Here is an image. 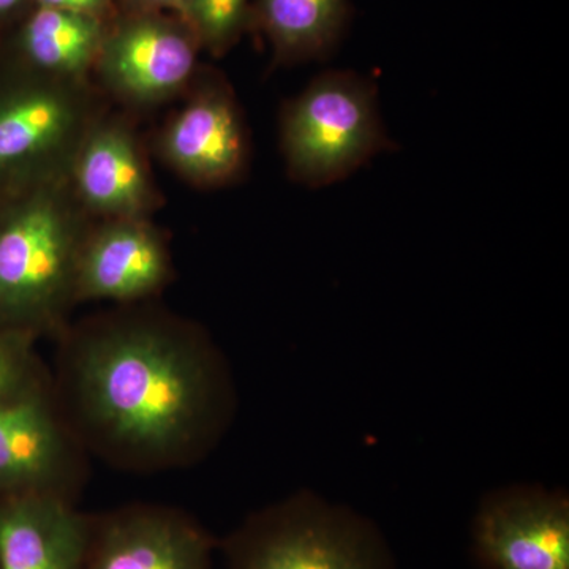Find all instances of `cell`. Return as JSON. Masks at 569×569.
I'll use <instances>...</instances> for the list:
<instances>
[{"mask_svg": "<svg viewBox=\"0 0 569 569\" xmlns=\"http://www.w3.org/2000/svg\"><path fill=\"white\" fill-rule=\"evenodd\" d=\"M164 151L193 181H231L244 167L247 153L244 127L231 97L223 91L198 97L171 123Z\"/></svg>", "mask_w": 569, "mask_h": 569, "instance_id": "30bf717a", "label": "cell"}, {"mask_svg": "<svg viewBox=\"0 0 569 569\" xmlns=\"http://www.w3.org/2000/svg\"><path fill=\"white\" fill-rule=\"evenodd\" d=\"M41 7L48 9L74 11V13L91 14L99 10L103 0H39Z\"/></svg>", "mask_w": 569, "mask_h": 569, "instance_id": "ac0fdd59", "label": "cell"}, {"mask_svg": "<svg viewBox=\"0 0 569 569\" xmlns=\"http://www.w3.org/2000/svg\"><path fill=\"white\" fill-rule=\"evenodd\" d=\"M78 192L97 211L132 219L148 204L149 186L132 141L118 130L93 134L74 170Z\"/></svg>", "mask_w": 569, "mask_h": 569, "instance_id": "7c38bea8", "label": "cell"}, {"mask_svg": "<svg viewBox=\"0 0 569 569\" xmlns=\"http://www.w3.org/2000/svg\"><path fill=\"white\" fill-rule=\"evenodd\" d=\"M198 28L217 47L228 43L244 20L247 0H189Z\"/></svg>", "mask_w": 569, "mask_h": 569, "instance_id": "e0dca14e", "label": "cell"}, {"mask_svg": "<svg viewBox=\"0 0 569 569\" xmlns=\"http://www.w3.org/2000/svg\"><path fill=\"white\" fill-rule=\"evenodd\" d=\"M168 269L167 250L156 233L132 219L121 220L82 244L74 298H144L162 287Z\"/></svg>", "mask_w": 569, "mask_h": 569, "instance_id": "9c48e42d", "label": "cell"}, {"mask_svg": "<svg viewBox=\"0 0 569 569\" xmlns=\"http://www.w3.org/2000/svg\"><path fill=\"white\" fill-rule=\"evenodd\" d=\"M80 448L48 380L0 400V498H71Z\"/></svg>", "mask_w": 569, "mask_h": 569, "instance_id": "8992f818", "label": "cell"}, {"mask_svg": "<svg viewBox=\"0 0 569 569\" xmlns=\"http://www.w3.org/2000/svg\"><path fill=\"white\" fill-rule=\"evenodd\" d=\"M74 118L70 99L52 89L7 97L0 102V171L26 167L58 149Z\"/></svg>", "mask_w": 569, "mask_h": 569, "instance_id": "4fadbf2b", "label": "cell"}, {"mask_svg": "<svg viewBox=\"0 0 569 569\" xmlns=\"http://www.w3.org/2000/svg\"><path fill=\"white\" fill-rule=\"evenodd\" d=\"M99 36L91 14L41 7L26 28L24 48L41 69L78 73L91 61Z\"/></svg>", "mask_w": 569, "mask_h": 569, "instance_id": "9a60e30c", "label": "cell"}, {"mask_svg": "<svg viewBox=\"0 0 569 569\" xmlns=\"http://www.w3.org/2000/svg\"><path fill=\"white\" fill-rule=\"evenodd\" d=\"M151 2L168 3V2H174V0H151Z\"/></svg>", "mask_w": 569, "mask_h": 569, "instance_id": "ffe728a7", "label": "cell"}, {"mask_svg": "<svg viewBox=\"0 0 569 569\" xmlns=\"http://www.w3.org/2000/svg\"><path fill=\"white\" fill-rule=\"evenodd\" d=\"M216 548L186 512L132 505L91 518L82 569H212Z\"/></svg>", "mask_w": 569, "mask_h": 569, "instance_id": "52a82bcc", "label": "cell"}, {"mask_svg": "<svg viewBox=\"0 0 569 569\" xmlns=\"http://www.w3.org/2000/svg\"><path fill=\"white\" fill-rule=\"evenodd\" d=\"M82 242L50 197H36L0 222V329L36 336L74 298Z\"/></svg>", "mask_w": 569, "mask_h": 569, "instance_id": "277c9868", "label": "cell"}, {"mask_svg": "<svg viewBox=\"0 0 569 569\" xmlns=\"http://www.w3.org/2000/svg\"><path fill=\"white\" fill-rule=\"evenodd\" d=\"M478 569H569V497L541 485L490 490L471 520Z\"/></svg>", "mask_w": 569, "mask_h": 569, "instance_id": "5b68a950", "label": "cell"}, {"mask_svg": "<svg viewBox=\"0 0 569 569\" xmlns=\"http://www.w3.org/2000/svg\"><path fill=\"white\" fill-rule=\"evenodd\" d=\"M63 418L116 466H189L219 443L233 411L223 358L197 331L156 320L86 329L61 353Z\"/></svg>", "mask_w": 569, "mask_h": 569, "instance_id": "6da1fadb", "label": "cell"}, {"mask_svg": "<svg viewBox=\"0 0 569 569\" xmlns=\"http://www.w3.org/2000/svg\"><path fill=\"white\" fill-rule=\"evenodd\" d=\"M36 336L17 329H0V400L47 381L33 350Z\"/></svg>", "mask_w": 569, "mask_h": 569, "instance_id": "2e32d148", "label": "cell"}, {"mask_svg": "<svg viewBox=\"0 0 569 569\" xmlns=\"http://www.w3.org/2000/svg\"><path fill=\"white\" fill-rule=\"evenodd\" d=\"M91 518L58 493L0 498V569H82Z\"/></svg>", "mask_w": 569, "mask_h": 569, "instance_id": "ba28073f", "label": "cell"}, {"mask_svg": "<svg viewBox=\"0 0 569 569\" xmlns=\"http://www.w3.org/2000/svg\"><path fill=\"white\" fill-rule=\"evenodd\" d=\"M18 3H20V0H0V13L13 9Z\"/></svg>", "mask_w": 569, "mask_h": 569, "instance_id": "d6986e66", "label": "cell"}, {"mask_svg": "<svg viewBox=\"0 0 569 569\" xmlns=\"http://www.w3.org/2000/svg\"><path fill=\"white\" fill-rule=\"evenodd\" d=\"M222 550L227 569H397L372 519L312 490L258 509Z\"/></svg>", "mask_w": 569, "mask_h": 569, "instance_id": "7a4b0ae2", "label": "cell"}, {"mask_svg": "<svg viewBox=\"0 0 569 569\" xmlns=\"http://www.w3.org/2000/svg\"><path fill=\"white\" fill-rule=\"evenodd\" d=\"M288 171L309 187L342 181L389 140L372 82L353 71H326L283 111Z\"/></svg>", "mask_w": 569, "mask_h": 569, "instance_id": "3957f363", "label": "cell"}, {"mask_svg": "<svg viewBox=\"0 0 569 569\" xmlns=\"http://www.w3.org/2000/svg\"><path fill=\"white\" fill-rule=\"evenodd\" d=\"M104 62L114 88L133 99L152 100L178 91L189 80L194 51L178 32L156 22H138L116 36Z\"/></svg>", "mask_w": 569, "mask_h": 569, "instance_id": "8fae6325", "label": "cell"}, {"mask_svg": "<svg viewBox=\"0 0 569 569\" xmlns=\"http://www.w3.org/2000/svg\"><path fill=\"white\" fill-rule=\"evenodd\" d=\"M348 0H260V17L282 61L325 59L342 39Z\"/></svg>", "mask_w": 569, "mask_h": 569, "instance_id": "5bb4252c", "label": "cell"}]
</instances>
